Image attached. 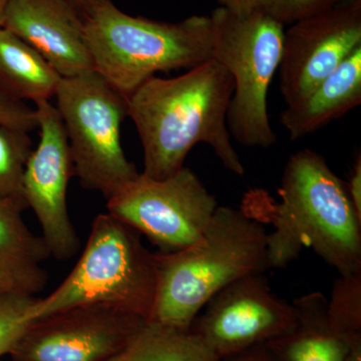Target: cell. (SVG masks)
I'll list each match as a JSON object with an SVG mask.
<instances>
[{
  "instance_id": "1",
  "label": "cell",
  "mask_w": 361,
  "mask_h": 361,
  "mask_svg": "<svg viewBox=\"0 0 361 361\" xmlns=\"http://www.w3.org/2000/svg\"><path fill=\"white\" fill-rule=\"evenodd\" d=\"M278 196L279 201L264 190H252L241 207L252 219L272 226L267 233L270 269L287 267L311 248L341 276L361 272V219L345 182L320 154L310 149L293 154Z\"/></svg>"
},
{
  "instance_id": "2",
  "label": "cell",
  "mask_w": 361,
  "mask_h": 361,
  "mask_svg": "<svg viewBox=\"0 0 361 361\" xmlns=\"http://www.w3.org/2000/svg\"><path fill=\"white\" fill-rule=\"evenodd\" d=\"M233 90L232 75L213 59L179 77H153L137 87L128 97V116L144 149L142 174L156 180L175 174L203 142L227 170L243 175L227 125Z\"/></svg>"
},
{
  "instance_id": "3",
  "label": "cell",
  "mask_w": 361,
  "mask_h": 361,
  "mask_svg": "<svg viewBox=\"0 0 361 361\" xmlns=\"http://www.w3.org/2000/svg\"><path fill=\"white\" fill-rule=\"evenodd\" d=\"M155 302L149 322L190 329L218 292L270 269L267 231L241 208L218 206L201 236L172 253L155 254Z\"/></svg>"
},
{
  "instance_id": "4",
  "label": "cell",
  "mask_w": 361,
  "mask_h": 361,
  "mask_svg": "<svg viewBox=\"0 0 361 361\" xmlns=\"http://www.w3.org/2000/svg\"><path fill=\"white\" fill-rule=\"evenodd\" d=\"M84 20L94 70L126 97L159 71L190 70L212 59L210 16L163 23L130 16L104 0Z\"/></svg>"
},
{
  "instance_id": "5",
  "label": "cell",
  "mask_w": 361,
  "mask_h": 361,
  "mask_svg": "<svg viewBox=\"0 0 361 361\" xmlns=\"http://www.w3.org/2000/svg\"><path fill=\"white\" fill-rule=\"evenodd\" d=\"M155 254L141 234L110 213L94 220L87 245L70 274L35 306V319L85 305L113 306L149 322L155 302Z\"/></svg>"
},
{
  "instance_id": "6",
  "label": "cell",
  "mask_w": 361,
  "mask_h": 361,
  "mask_svg": "<svg viewBox=\"0 0 361 361\" xmlns=\"http://www.w3.org/2000/svg\"><path fill=\"white\" fill-rule=\"evenodd\" d=\"M210 18L212 59L234 82L227 113L230 134L241 146L270 148L277 137L268 114V92L279 70L285 25L266 11L236 16L219 6Z\"/></svg>"
},
{
  "instance_id": "7",
  "label": "cell",
  "mask_w": 361,
  "mask_h": 361,
  "mask_svg": "<svg viewBox=\"0 0 361 361\" xmlns=\"http://www.w3.org/2000/svg\"><path fill=\"white\" fill-rule=\"evenodd\" d=\"M54 97L68 135L73 175L85 189L110 200L140 174L121 144L128 97L94 70L61 78Z\"/></svg>"
},
{
  "instance_id": "8",
  "label": "cell",
  "mask_w": 361,
  "mask_h": 361,
  "mask_svg": "<svg viewBox=\"0 0 361 361\" xmlns=\"http://www.w3.org/2000/svg\"><path fill=\"white\" fill-rule=\"evenodd\" d=\"M217 207L215 196L185 166L161 180L141 173L108 200V213L146 236L160 253L196 241Z\"/></svg>"
},
{
  "instance_id": "9",
  "label": "cell",
  "mask_w": 361,
  "mask_h": 361,
  "mask_svg": "<svg viewBox=\"0 0 361 361\" xmlns=\"http://www.w3.org/2000/svg\"><path fill=\"white\" fill-rule=\"evenodd\" d=\"M295 323L293 304L273 293L264 274H254L215 294L190 329L223 360L266 345L288 334Z\"/></svg>"
},
{
  "instance_id": "10",
  "label": "cell",
  "mask_w": 361,
  "mask_h": 361,
  "mask_svg": "<svg viewBox=\"0 0 361 361\" xmlns=\"http://www.w3.org/2000/svg\"><path fill=\"white\" fill-rule=\"evenodd\" d=\"M147 322L113 306H78L35 320L11 355L13 361H110Z\"/></svg>"
},
{
  "instance_id": "11",
  "label": "cell",
  "mask_w": 361,
  "mask_h": 361,
  "mask_svg": "<svg viewBox=\"0 0 361 361\" xmlns=\"http://www.w3.org/2000/svg\"><path fill=\"white\" fill-rule=\"evenodd\" d=\"M40 140L28 159L21 195L32 209L52 257L68 260L80 239L68 210V187L73 175L70 145L63 121L49 101L35 104Z\"/></svg>"
},
{
  "instance_id": "12",
  "label": "cell",
  "mask_w": 361,
  "mask_h": 361,
  "mask_svg": "<svg viewBox=\"0 0 361 361\" xmlns=\"http://www.w3.org/2000/svg\"><path fill=\"white\" fill-rule=\"evenodd\" d=\"M361 47V0L291 23L285 30L280 61V92L295 103L336 71Z\"/></svg>"
},
{
  "instance_id": "13",
  "label": "cell",
  "mask_w": 361,
  "mask_h": 361,
  "mask_svg": "<svg viewBox=\"0 0 361 361\" xmlns=\"http://www.w3.org/2000/svg\"><path fill=\"white\" fill-rule=\"evenodd\" d=\"M2 28L32 45L61 78L94 70L84 16L71 0H9Z\"/></svg>"
},
{
  "instance_id": "14",
  "label": "cell",
  "mask_w": 361,
  "mask_h": 361,
  "mask_svg": "<svg viewBox=\"0 0 361 361\" xmlns=\"http://www.w3.org/2000/svg\"><path fill=\"white\" fill-rule=\"evenodd\" d=\"M361 104V47L305 97L287 104L280 122L291 141L326 127Z\"/></svg>"
},
{
  "instance_id": "15",
  "label": "cell",
  "mask_w": 361,
  "mask_h": 361,
  "mask_svg": "<svg viewBox=\"0 0 361 361\" xmlns=\"http://www.w3.org/2000/svg\"><path fill=\"white\" fill-rule=\"evenodd\" d=\"M27 208L23 196L0 199V271L14 290L35 295L47 285L49 275L42 264L51 255L44 238L23 221Z\"/></svg>"
},
{
  "instance_id": "16",
  "label": "cell",
  "mask_w": 361,
  "mask_h": 361,
  "mask_svg": "<svg viewBox=\"0 0 361 361\" xmlns=\"http://www.w3.org/2000/svg\"><path fill=\"white\" fill-rule=\"evenodd\" d=\"M292 304L295 325L288 334L266 344L272 355L279 361H346L353 343L330 329L327 297L310 292Z\"/></svg>"
},
{
  "instance_id": "17",
  "label": "cell",
  "mask_w": 361,
  "mask_h": 361,
  "mask_svg": "<svg viewBox=\"0 0 361 361\" xmlns=\"http://www.w3.org/2000/svg\"><path fill=\"white\" fill-rule=\"evenodd\" d=\"M61 78L32 45L0 28V87L7 94L23 102L49 101Z\"/></svg>"
},
{
  "instance_id": "18",
  "label": "cell",
  "mask_w": 361,
  "mask_h": 361,
  "mask_svg": "<svg viewBox=\"0 0 361 361\" xmlns=\"http://www.w3.org/2000/svg\"><path fill=\"white\" fill-rule=\"evenodd\" d=\"M110 361H221L191 329L148 322Z\"/></svg>"
},
{
  "instance_id": "19",
  "label": "cell",
  "mask_w": 361,
  "mask_h": 361,
  "mask_svg": "<svg viewBox=\"0 0 361 361\" xmlns=\"http://www.w3.org/2000/svg\"><path fill=\"white\" fill-rule=\"evenodd\" d=\"M332 331L349 344L361 339V272L341 276L327 298Z\"/></svg>"
},
{
  "instance_id": "20",
  "label": "cell",
  "mask_w": 361,
  "mask_h": 361,
  "mask_svg": "<svg viewBox=\"0 0 361 361\" xmlns=\"http://www.w3.org/2000/svg\"><path fill=\"white\" fill-rule=\"evenodd\" d=\"M32 151L27 132L0 123V199L23 196V174Z\"/></svg>"
},
{
  "instance_id": "21",
  "label": "cell",
  "mask_w": 361,
  "mask_h": 361,
  "mask_svg": "<svg viewBox=\"0 0 361 361\" xmlns=\"http://www.w3.org/2000/svg\"><path fill=\"white\" fill-rule=\"evenodd\" d=\"M37 300L35 295L13 289L0 293V357L11 355L35 322Z\"/></svg>"
},
{
  "instance_id": "22",
  "label": "cell",
  "mask_w": 361,
  "mask_h": 361,
  "mask_svg": "<svg viewBox=\"0 0 361 361\" xmlns=\"http://www.w3.org/2000/svg\"><path fill=\"white\" fill-rule=\"evenodd\" d=\"M348 0H270L266 11L284 25L310 18Z\"/></svg>"
},
{
  "instance_id": "23",
  "label": "cell",
  "mask_w": 361,
  "mask_h": 361,
  "mask_svg": "<svg viewBox=\"0 0 361 361\" xmlns=\"http://www.w3.org/2000/svg\"><path fill=\"white\" fill-rule=\"evenodd\" d=\"M0 123L30 132L39 128L37 111L0 87Z\"/></svg>"
},
{
  "instance_id": "24",
  "label": "cell",
  "mask_w": 361,
  "mask_h": 361,
  "mask_svg": "<svg viewBox=\"0 0 361 361\" xmlns=\"http://www.w3.org/2000/svg\"><path fill=\"white\" fill-rule=\"evenodd\" d=\"M220 7L236 16L266 11L270 0H218Z\"/></svg>"
},
{
  "instance_id": "25",
  "label": "cell",
  "mask_w": 361,
  "mask_h": 361,
  "mask_svg": "<svg viewBox=\"0 0 361 361\" xmlns=\"http://www.w3.org/2000/svg\"><path fill=\"white\" fill-rule=\"evenodd\" d=\"M346 190L351 203L355 207L356 214L361 219V155L356 157L353 170L349 176L348 182L345 183Z\"/></svg>"
},
{
  "instance_id": "26",
  "label": "cell",
  "mask_w": 361,
  "mask_h": 361,
  "mask_svg": "<svg viewBox=\"0 0 361 361\" xmlns=\"http://www.w3.org/2000/svg\"><path fill=\"white\" fill-rule=\"evenodd\" d=\"M237 355L233 361H275L274 356L266 345L256 346Z\"/></svg>"
},
{
  "instance_id": "27",
  "label": "cell",
  "mask_w": 361,
  "mask_h": 361,
  "mask_svg": "<svg viewBox=\"0 0 361 361\" xmlns=\"http://www.w3.org/2000/svg\"><path fill=\"white\" fill-rule=\"evenodd\" d=\"M71 1L78 7V11L84 16L85 14L89 13L94 6L102 4L104 0H71Z\"/></svg>"
},
{
  "instance_id": "28",
  "label": "cell",
  "mask_w": 361,
  "mask_h": 361,
  "mask_svg": "<svg viewBox=\"0 0 361 361\" xmlns=\"http://www.w3.org/2000/svg\"><path fill=\"white\" fill-rule=\"evenodd\" d=\"M346 361H361V339L351 344Z\"/></svg>"
},
{
  "instance_id": "29",
  "label": "cell",
  "mask_w": 361,
  "mask_h": 361,
  "mask_svg": "<svg viewBox=\"0 0 361 361\" xmlns=\"http://www.w3.org/2000/svg\"><path fill=\"white\" fill-rule=\"evenodd\" d=\"M11 289H13L11 282L7 279L6 275L0 271V293L4 291L11 290Z\"/></svg>"
},
{
  "instance_id": "30",
  "label": "cell",
  "mask_w": 361,
  "mask_h": 361,
  "mask_svg": "<svg viewBox=\"0 0 361 361\" xmlns=\"http://www.w3.org/2000/svg\"><path fill=\"white\" fill-rule=\"evenodd\" d=\"M9 0H0V28L4 25V13H6V9L7 4H8Z\"/></svg>"
}]
</instances>
